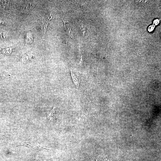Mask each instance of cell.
<instances>
[{
	"label": "cell",
	"mask_w": 161,
	"mask_h": 161,
	"mask_svg": "<svg viewBox=\"0 0 161 161\" xmlns=\"http://www.w3.org/2000/svg\"><path fill=\"white\" fill-rule=\"evenodd\" d=\"M17 146H25L33 149L40 151H41L44 149H48L38 144H33L28 142L23 141L20 142Z\"/></svg>",
	"instance_id": "cell-1"
},
{
	"label": "cell",
	"mask_w": 161,
	"mask_h": 161,
	"mask_svg": "<svg viewBox=\"0 0 161 161\" xmlns=\"http://www.w3.org/2000/svg\"><path fill=\"white\" fill-rule=\"evenodd\" d=\"M33 41V36L31 33H27L26 37V43L27 44H31Z\"/></svg>",
	"instance_id": "cell-2"
},
{
	"label": "cell",
	"mask_w": 161,
	"mask_h": 161,
	"mask_svg": "<svg viewBox=\"0 0 161 161\" xmlns=\"http://www.w3.org/2000/svg\"><path fill=\"white\" fill-rule=\"evenodd\" d=\"M0 51L3 53L4 54L9 55L11 53L12 49L11 48L0 49Z\"/></svg>",
	"instance_id": "cell-3"
},
{
	"label": "cell",
	"mask_w": 161,
	"mask_h": 161,
	"mask_svg": "<svg viewBox=\"0 0 161 161\" xmlns=\"http://www.w3.org/2000/svg\"><path fill=\"white\" fill-rule=\"evenodd\" d=\"M71 76L75 84L77 87H79V84L77 78L76 76L73 73L72 70H71Z\"/></svg>",
	"instance_id": "cell-4"
},
{
	"label": "cell",
	"mask_w": 161,
	"mask_h": 161,
	"mask_svg": "<svg viewBox=\"0 0 161 161\" xmlns=\"http://www.w3.org/2000/svg\"><path fill=\"white\" fill-rule=\"evenodd\" d=\"M55 107H54L53 109L50 112L49 114V116L50 118V120H51V121H52L54 118L55 116Z\"/></svg>",
	"instance_id": "cell-5"
},
{
	"label": "cell",
	"mask_w": 161,
	"mask_h": 161,
	"mask_svg": "<svg viewBox=\"0 0 161 161\" xmlns=\"http://www.w3.org/2000/svg\"><path fill=\"white\" fill-rule=\"evenodd\" d=\"M153 29L154 28L152 26H150V27H149V31H151L153 30Z\"/></svg>",
	"instance_id": "cell-6"
},
{
	"label": "cell",
	"mask_w": 161,
	"mask_h": 161,
	"mask_svg": "<svg viewBox=\"0 0 161 161\" xmlns=\"http://www.w3.org/2000/svg\"><path fill=\"white\" fill-rule=\"evenodd\" d=\"M154 23H155V24L156 25L158 24L159 23V21L158 20H156L154 22Z\"/></svg>",
	"instance_id": "cell-7"
}]
</instances>
